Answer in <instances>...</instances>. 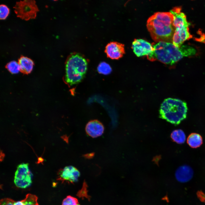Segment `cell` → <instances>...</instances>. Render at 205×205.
<instances>
[{
  "label": "cell",
  "instance_id": "14",
  "mask_svg": "<svg viewBox=\"0 0 205 205\" xmlns=\"http://www.w3.org/2000/svg\"><path fill=\"white\" fill-rule=\"evenodd\" d=\"M21 71L26 73H30L32 70L34 65L33 61L30 58L21 56L18 60Z\"/></svg>",
  "mask_w": 205,
  "mask_h": 205
},
{
  "label": "cell",
  "instance_id": "10",
  "mask_svg": "<svg viewBox=\"0 0 205 205\" xmlns=\"http://www.w3.org/2000/svg\"><path fill=\"white\" fill-rule=\"evenodd\" d=\"M192 37L189 32L188 26L176 28L173 36L172 42L175 46L179 47L184 41Z\"/></svg>",
  "mask_w": 205,
  "mask_h": 205
},
{
  "label": "cell",
  "instance_id": "6",
  "mask_svg": "<svg viewBox=\"0 0 205 205\" xmlns=\"http://www.w3.org/2000/svg\"><path fill=\"white\" fill-rule=\"evenodd\" d=\"M32 174L30 171L27 163L18 165L15 172L14 182L16 186L21 188L30 186L32 183Z\"/></svg>",
  "mask_w": 205,
  "mask_h": 205
},
{
  "label": "cell",
  "instance_id": "15",
  "mask_svg": "<svg viewBox=\"0 0 205 205\" xmlns=\"http://www.w3.org/2000/svg\"><path fill=\"white\" fill-rule=\"evenodd\" d=\"M187 142L191 147L196 148L200 147L203 142L202 136L199 134L193 133L188 136Z\"/></svg>",
  "mask_w": 205,
  "mask_h": 205
},
{
  "label": "cell",
  "instance_id": "11",
  "mask_svg": "<svg viewBox=\"0 0 205 205\" xmlns=\"http://www.w3.org/2000/svg\"><path fill=\"white\" fill-rule=\"evenodd\" d=\"M194 171L192 168L187 165L179 167L175 173V177L178 182L185 183L190 181L192 178Z\"/></svg>",
  "mask_w": 205,
  "mask_h": 205
},
{
  "label": "cell",
  "instance_id": "5",
  "mask_svg": "<svg viewBox=\"0 0 205 205\" xmlns=\"http://www.w3.org/2000/svg\"><path fill=\"white\" fill-rule=\"evenodd\" d=\"M17 16L26 20L36 18L39 10L34 0H24L17 2L14 7Z\"/></svg>",
  "mask_w": 205,
  "mask_h": 205
},
{
  "label": "cell",
  "instance_id": "13",
  "mask_svg": "<svg viewBox=\"0 0 205 205\" xmlns=\"http://www.w3.org/2000/svg\"><path fill=\"white\" fill-rule=\"evenodd\" d=\"M104 127L102 124L97 120H91L87 124L85 130L89 136L95 138L101 136L103 133Z\"/></svg>",
  "mask_w": 205,
  "mask_h": 205
},
{
  "label": "cell",
  "instance_id": "21",
  "mask_svg": "<svg viewBox=\"0 0 205 205\" xmlns=\"http://www.w3.org/2000/svg\"><path fill=\"white\" fill-rule=\"evenodd\" d=\"M87 185L85 182L83 183V187L78 192L77 195L79 197H85L89 199L90 198L89 196L87 194Z\"/></svg>",
  "mask_w": 205,
  "mask_h": 205
},
{
  "label": "cell",
  "instance_id": "19",
  "mask_svg": "<svg viewBox=\"0 0 205 205\" xmlns=\"http://www.w3.org/2000/svg\"><path fill=\"white\" fill-rule=\"evenodd\" d=\"M62 205H79L76 198L68 196L63 200Z\"/></svg>",
  "mask_w": 205,
  "mask_h": 205
},
{
  "label": "cell",
  "instance_id": "22",
  "mask_svg": "<svg viewBox=\"0 0 205 205\" xmlns=\"http://www.w3.org/2000/svg\"><path fill=\"white\" fill-rule=\"evenodd\" d=\"M198 196L201 200H202L203 201H205V194H204L200 192H198Z\"/></svg>",
  "mask_w": 205,
  "mask_h": 205
},
{
  "label": "cell",
  "instance_id": "12",
  "mask_svg": "<svg viewBox=\"0 0 205 205\" xmlns=\"http://www.w3.org/2000/svg\"><path fill=\"white\" fill-rule=\"evenodd\" d=\"M37 200L36 195L28 194L24 199L20 201H15L8 198L2 199L0 200V205H39Z\"/></svg>",
  "mask_w": 205,
  "mask_h": 205
},
{
  "label": "cell",
  "instance_id": "7",
  "mask_svg": "<svg viewBox=\"0 0 205 205\" xmlns=\"http://www.w3.org/2000/svg\"><path fill=\"white\" fill-rule=\"evenodd\" d=\"M132 48L138 57L147 56L154 50L152 45L147 41L142 39H135L133 41Z\"/></svg>",
  "mask_w": 205,
  "mask_h": 205
},
{
  "label": "cell",
  "instance_id": "17",
  "mask_svg": "<svg viewBox=\"0 0 205 205\" xmlns=\"http://www.w3.org/2000/svg\"><path fill=\"white\" fill-rule=\"evenodd\" d=\"M8 70L13 74L18 73L21 71L18 62L15 61H11L7 63L6 66Z\"/></svg>",
  "mask_w": 205,
  "mask_h": 205
},
{
  "label": "cell",
  "instance_id": "1",
  "mask_svg": "<svg viewBox=\"0 0 205 205\" xmlns=\"http://www.w3.org/2000/svg\"><path fill=\"white\" fill-rule=\"evenodd\" d=\"M173 16L170 12H157L148 19L147 26L156 42H172L175 30Z\"/></svg>",
  "mask_w": 205,
  "mask_h": 205
},
{
  "label": "cell",
  "instance_id": "8",
  "mask_svg": "<svg viewBox=\"0 0 205 205\" xmlns=\"http://www.w3.org/2000/svg\"><path fill=\"white\" fill-rule=\"evenodd\" d=\"M80 175V172L76 168L69 166L60 170L58 180L62 182L66 181L73 183L77 181Z\"/></svg>",
  "mask_w": 205,
  "mask_h": 205
},
{
  "label": "cell",
  "instance_id": "9",
  "mask_svg": "<svg viewBox=\"0 0 205 205\" xmlns=\"http://www.w3.org/2000/svg\"><path fill=\"white\" fill-rule=\"evenodd\" d=\"M105 52L108 57L112 59H118L125 53L124 45L117 42H110L106 46Z\"/></svg>",
  "mask_w": 205,
  "mask_h": 205
},
{
  "label": "cell",
  "instance_id": "16",
  "mask_svg": "<svg viewBox=\"0 0 205 205\" xmlns=\"http://www.w3.org/2000/svg\"><path fill=\"white\" fill-rule=\"evenodd\" d=\"M171 137L174 142L180 144L184 143L186 139L184 132L180 129L173 131L171 134Z\"/></svg>",
  "mask_w": 205,
  "mask_h": 205
},
{
  "label": "cell",
  "instance_id": "18",
  "mask_svg": "<svg viewBox=\"0 0 205 205\" xmlns=\"http://www.w3.org/2000/svg\"><path fill=\"white\" fill-rule=\"evenodd\" d=\"M112 70V68L110 65L104 62H101L97 67L98 72L104 75L109 74L111 72Z\"/></svg>",
  "mask_w": 205,
  "mask_h": 205
},
{
  "label": "cell",
  "instance_id": "4",
  "mask_svg": "<svg viewBox=\"0 0 205 205\" xmlns=\"http://www.w3.org/2000/svg\"><path fill=\"white\" fill-rule=\"evenodd\" d=\"M87 62L82 55L74 53L70 55L65 64V80L70 85L80 82L87 69Z\"/></svg>",
  "mask_w": 205,
  "mask_h": 205
},
{
  "label": "cell",
  "instance_id": "2",
  "mask_svg": "<svg viewBox=\"0 0 205 205\" xmlns=\"http://www.w3.org/2000/svg\"><path fill=\"white\" fill-rule=\"evenodd\" d=\"M153 51L147 56L151 61L156 60L168 65H172L185 56L182 46L178 47L173 43L159 42L153 45Z\"/></svg>",
  "mask_w": 205,
  "mask_h": 205
},
{
  "label": "cell",
  "instance_id": "20",
  "mask_svg": "<svg viewBox=\"0 0 205 205\" xmlns=\"http://www.w3.org/2000/svg\"><path fill=\"white\" fill-rule=\"evenodd\" d=\"M9 13V9L5 5L1 4L0 6V18L1 20L5 19Z\"/></svg>",
  "mask_w": 205,
  "mask_h": 205
},
{
  "label": "cell",
  "instance_id": "3",
  "mask_svg": "<svg viewBox=\"0 0 205 205\" xmlns=\"http://www.w3.org/2000/svg\"><path fill=\"white\" fill-rule=\"evenodd\" d=\"M187 107L186 102L179 99L168 98L162 103L159 116L175 125L179 124L186 116Z\"/></svg>",
  "mask_w": 205,
  "mask_h": 205
}]
</instances>
